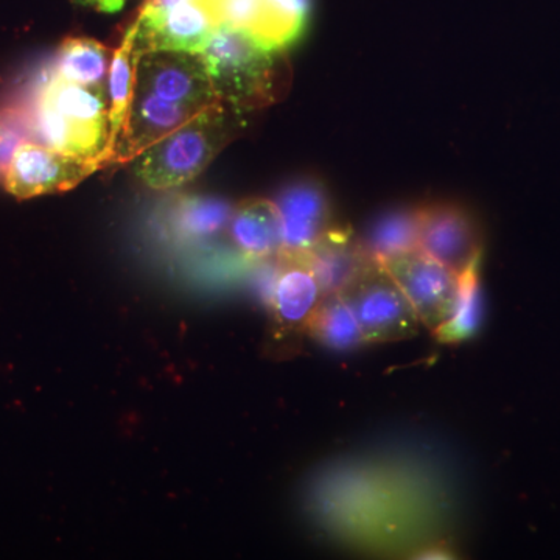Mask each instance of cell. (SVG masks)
<instances>
[{"mask_svg": "<svg viewBox=\"0 0 560 560\" xmlns=\"http://www.w3.org/2000/svg\"><path fill=\"white\" fill-rule=\"evenodd\" d=\"M32 119L39 143L108 165L109 109L102 84L84 86L54 73L39 91Z\"/></svg>", "mask_w": 560, "mask_h": 560, "instance_id": "1", "label": "cell"}, {"mask_svg": "<svg viewBox=\"0 0 560 560\" xmlns=\"http://www.w3.org/2000/svg\"><path fill=\"white\" fill-rule=\"evenodd\" d=\"M201 55L221 102L246 110L275 102L282 80L276 50L245 32L220 24Z\"/></svg>", "mask_w": 560, "mask_h": 560, "instance_id": "2", "label": "cell"}, {"mask_svg": "<svg viewBox=\"0 0 560 560\" xmlns=\"http://www.w3.org/2000/svg\"><path fill=\"white\" fill-rule=\"evenodd\" d=\"M232 130L226 103H213L143 151L136 172L151 189L183 186L208 167Z\"/></svg>", "mask_w": 560, "mask_h": 560, "instance_id": "3", "label": "cell"}, {"mask_svg": "<svg viewBox=\"0 0 560 560\" xmlns=\"http://www.w3.org/2000/svg\"><path fill=\"white\" fill-rule=\"evenodd\" d=\"M341 294L355 313L368 345L410 340L422 327L399 283L377 261L368 264Z\"/></svg>", "mask_w": 560, "mask_h": 560, "instance_id": "4", "label": "cell"}, {"mask_svg": "<svg viewBox=\"0 0 560 560\" xmlns=\"http://www.w3.org/2000/svg\"><path fill=\"white\" fill-rule=\"evenodd\" d=\"M393 279L399 283L420 326L431 334L452 318L459 293V276L431 259L420 249L383 261Z\"/></svg>", "mask_w": 560, "mask_h": 560, "instance_id": "5", "label": "cell"}, {"mask_svg": "<svg viewBox=\"0 0 560 560\" xmlns=\"http://www.w3.org/2000/svg\"><path fill=\"white\" fill-rule=\"evenodd\" d=\"M136 91L158 95L162 101L201 110L221 102L213 91L208 66L195 51L154 50L138 62Z\"/></svg>", "mask_w": 560, "mask_h": 560, "instance_id": "6", "label": "cell"}, {"mask_svg": "<svg viewBox=\"0 0 560 560\" xmlns=\"http://www.w3.org/2000/svg\"><path fill=\"white\" fill-rule=\"evenodd\" d=\"M101 167L98 162L27 140L14 153L2 183L11 195L27 200L73 189Z\"/></svg>", "mask_w": 560, "mask_h": 560, "instance_id": "7", "label": "cell"}, {"mask_svg": "<svg viewBox=\"0 0 560 560\" xmlns=\"http://www.w3.org/2000/svg\"><path fill=\"white\" fill-rule=\"evenodd\" d=\"M136 24V50L140 57L154 50L201 54L219 27L213 0H186L171 9H140Z\"/></svg>", "mask_w": 560, "mask_h": 560, "instance_id": "8", "label": "cell"}, {"mask_svg": "<svg viewBox=\"0 0 560 560\" xmlns=\"http://www.w3.org/2000/svg\"><path fill=\"white\" fill-rule=\"evenodd\" d=\"M419 249L463 276L481 259V235L474 217L455 205L420 208Z\"/></svg>", "mask_w": 560, "mask_h": 560, "instance_id": "9", "label": "cell"}, {"mask_svg": "<svg viewBox=\"0 0 560 560\" xmlns=\"http://www.w3.org/2000/svg\"><path fill=\"white\" fill-rule=\"evenodd\" d=\"M275 202L282 220V254L304 253L337 228L331 220L329 198L318 180L290 184Z\"/></svg>", "mask_w": 560, "mask_h": 560, "instance_id": "10", "label": "cell"}, {"mask_svg": "<svg viewBox=\"0 0 560 560\" xmlns=\"http://www.w3.org/2000/svg\"><path fill=\"white\" fill-rule=\"evenodd\" d=\"M324 293L311 268L294 254H280L279 272L270 305L276 329L282 335L307 331Z\"/></svg>", "mask_w": 560, "mask_h": 560, "instance_id": "11", "label": "cell"}, {"mask_svg": "<svg viewBox=\"0 0 560 560\" xmlns=\"http://www.w3.org/2000/svg\"><path fill=\"white\" fill-rule=\"evenodd\" d=\"M197 113L200 110L190 106L162 101L161 97L149 92L136 91L127 135L121 140L110 164H127L135 160Z\"/></svg>", "mask_w": 560, "mask_h": 560, "instance_id": "12", "label": "cell"}, {"mask_svg": "<svg viewBox=\"0 0 560 560\" xmlns=\"http://www.w3.org/2000/svg\"><path fill=\"white\" fill-rule=\"evenodd\" d=\"M294 256L301 257L311 268L324 296L342 293L371 264L361 249L359 237H353L352 232L341 228H334L311 249Z\"/></svg>", "mask_w": 560, "mask_h": 560, "instance_id": "13", "label": "cell"}, {"mask_svg": "<svg viewBox=\"0 0 560 560\" xmlns=\"http://www.w3.org/2000/svg\"><path fill=\"white\" fill-rule=\"evenodd\" d=\"M230 230L235 246L249 259H271L282 254V220L275 201L250 198L241 202L232 212Z\"/></svg>", "mask_w": 560, "mask_h": 560, "instance_id": "14", "label": "cell"}, {"mask_svg": "<svg viewBox=\"0 0 560 560\" xmlns=\"http://www.w3.org/2000/svg\"><path fill=\"white\" fill-rule=\"evenodd\" d=\"M139 51L136 50V24L125 33L119 49L114 50L109 66V139L106 164L113 162L130 125L136 83H138Z\"/></svg>", "mask_w": 560, "mask_h": 560, "instance_id": "15", "label": "cell"}, {"mask_svg": "<svg viewBox=\"0 0 560 560\" xmlns=\"http://www.w3.org/2000/svg\"><path fill=\"white\" fill-rule=\"evenodd\" d=\"M420 208L388 210L359 237L364 256L383 261L419 249Z\"/></svg>", "mask_w": 560, "mask_h": 560, "instance_id": "16", "label": "cell"}, {"mask_svg": "<svg viewBox=\"0 0 560 560\" xmlns=\"http://www.w3.org/2000/svg\"><path fill=\"white\" fill-rule=\"evenodd\" d=\"M307 334L319 345L338 352L368 345L359 319L341 293L326 294L313 313Z\"/></svg>", "mask_w": 560, "mask_h": 560, "instance_id": "17", "label": "cell"}, {"mask_svg": "<svg viewBox=\"0 0 560 560\" xmlns=\"http://www.w3.org/2000/svg\"><path fill=\"white\" fill-rule=\"evenodd\" d=\"M110 50L88 38H70L62 44L57 60V75L84 86H98L110 66Z\"/></svg>", "mask_w": 560, "mask_h": 560, "instance_id": "18", "label": "cell"}, {"mask_svg": "<svg viewBox=\"0 0 560 560\" xmlns=\"http://www.w3.org/2000/svg\"><path fill=\"white\" fill-rule=\"evenodd\" d=\"M311 0H264V16L256 39L267 49L279 50L300 36Z\"/></svg>", "mask_w": 560, "mask_h": 560, "instance_id": "19", "label": "cell"}, {"mask_svg": "<svg viewBox=\"0 0 560 560\" xmlns=\"http://www.w3.org/2000/svg\"><path fill=\"white\" fill-rule=\"evenodd\" d=\"M480 261L459 276V293L452 318L434 334L441 342H460L477 331L481 320Z\"/></svg>", "mask_w": 560, "mask_h": 560, "instance_id": "20", "label": "cell"}, {"mask_svg": "<svg viewBox=\"0 0 560 560\" xmlns=\"http://www.w3.org/2000/svg\"><path fill=\"white\" fill-rule=\"evenodd\" d=\"M231 217V206L226 201L208 197L186 198L176 212V226L187 237H206L223 230Z\"/></svg>", "mask_w": 560, "mask_h": 560, "instance_id": "21", "label": "cell"}, {"mask_svg": "<svg viewBox=\"0 0 560 560\" xmlns=\"http://www.w3.org/2000/svg\"><path fill=\"white\" fill-rule=\"evenodd\" d=\"M32 136V113L20 106H7L0 109V180L5 178L16 150Z\"/></svg>", "mask_w": 560, "mask_h": 560, "instance_id": "22", "label": "cell"}, {"mask_svg": "<svg viewBox=\"0 0 560 560\" xmlns=\"http://www.w3.org/2000/svg\"><path fill=\"white\" fill-rule=\"evenodd\" d=\"M220 24L256 38L264 16V0H213Z\"/></svg>", "mask_w": 560, "mask_h": 560, "instance_id": "23", "label": "cell"}, {"mask_svg": "<svg viewBox=\"0 0 560 560\" xmlns=\"http://www.w3.org/2000/svg\"><path fill=\"white\" fill-rule=\"evenodd\" d=\"M83 5L94 7V9L105 11V13H114L124 7L125 0H75Z\"/></svg>", "mask_w": 560, "mask_h": 560, "instance_id": "24", "label": "cell"}]
</instances>
